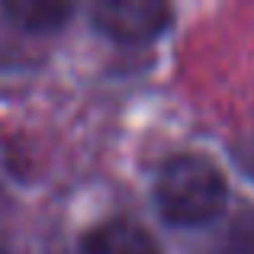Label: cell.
<instances>
[{
    "mask_svg": "<svg viewBox=\"0 0 254 254\" xmlns=\"http://www.w3.org/2000/svg\"><path fill=\"white\" fill-rule=\"evenodd\" d=\"M225 174L203 155H177L158 174L155 203L171 225H206L225 209Z\"/></svg>",
    "mask_w": 254,
    "mask_h": 254,
    "instance_id": "6da1fadb",
    "label": "cell"
},
{
    "mask_svg": "<svg viewBox=\"0 0 254 254\" xmlns=\"http://www.w3.org/2000/svg\"><path fill=\"white\" fill-rule=\"evenodd\" d=\"M90 19L113 42H148L171 23V6L161 0H103Z\"/></svg>",
    "mask_w": 254,
    "mask_h": 254,
    "instance_id": "7a4b0ae2",
    "label": "cell"
},
{
    "mask_svg": "<svg viewBox=\"0 0 254 254\" xmlns=\"http://www.w3.org/2000/svg\"><path fill=\"white\" fill-rule=\"evenodd\" d=\"M77 254H161V248L138 222L110 219L87 232Z\"/></svg>",
    "mask_w": 254,
    "mask_h": 254,
    "instance_id": "3957f363",
    "label": "cell"
},
{
    "mask_svg": "<svg viewBox=\"0 0 254 254\" xmlns=\"http://www.w3.org/2000/svg\"><path fill=\"white\" fill-rule=\"evenodd\" d=\"M0 13L26 32H55L68 23L74 6L62 0H6L0 3Z\"/></svg>",
    "mask_w": 254,
    "mask_h": 254,
    "instance_id": "277c9868",
    "label": "cell"
},
{
    "mask_svg": "<svg viewBox=\"0 0 254 254\" xmlns=\"http://www.w3.org/2000/svg\"><path fill=\"white\" fill-rule=\"evenodd\" d=\"M203 254H254V212H242Z\"/></svg>",
    "mask_w": 254,
    "mask_h": 254,
    "instance_id": "5b68a950",
    "label": "cell"
}]
</instances>
